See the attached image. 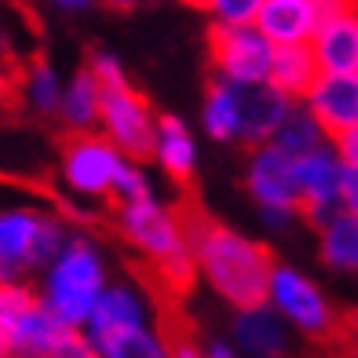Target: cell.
Here are the masks:
<instances>
[{
	"label": "cell",
	"instance_id": "1",
	"mask_svg": "<svg viewBox=\"0 0 358 358\" xmlns=\"http://www.w3.org/2000/svg\"><path fill=\"white\" fill-rule=\"evenodd\" d=\"M187 241L198 264L201 282L216 292L234 311L249 303L267 300V278H271V252L259 241L245 238L241 231H231L223 223H213L205 216L187 220Z\"/></svg>",
	"mask_w": 358,
	"mask_h": 358
},
{
	"label": "cell",
	"instance_id": "2",
	"mask_svg": "<svg viewBox=\"0 0 358 358\" xmlns=\"http://www.w3.org/2000/svg\"><path fill=\"white\" fill-rule=\"evenodd\" d=\"M85 336L95 358H161L169 355L165 336L154 325V311L146 292L132 282H106L92 315L85 322Z\"/></svg>",
	"mask_w": 358,
	"mask_h": 358
},
{
	"label": "cell",
	"instance_id": "3",
	"mask_svg": "<svg viewBox=\"0 0 358 358\" xmlns=\"http://www.w3.org/2000/svg\"><path fill=\"white\" fill-rule=\"evenodd\" d=\"M106 282H110V274H106L103 249L85 234H70L62 241V249L41 267L37 296L62 325L85 329V322Z\"/></svg>",
	"mask_w": 358,
	"mask_h": 358
},
{
	"label": "cell",
	"instance_id": "4",
	"mask_svg": "<svg viewBox=\"0 0 358 358\" xmlns=\"http://www.w3.org/2000/svg\"><path fill=\"white\" fill-rule=\"evenodd\" d=\"M66 223L44 208L8 205L0 208V278L37 274L66 241Z\"/></svg>",
	"mask_w": 358,
	"mask_h": 358
},
{
	"label": "cell",
	"instance_id": "5",
	"mask_svg": "<svg viewBox=\"0 0 358 358\" xmlns=\"http://www.w3.org/2000/svg\"><path fill=\"white\" fill-rule=\"evenodd\" d=\"M113 223H117V234L139 256L150 259L154 267L190 249L187 216H179L176 208L161 201L154 190L139 194V198H128V201H117V208H113Z\"/></svg>",
	"mask_w": 358,
	"mask_h": 358
},
{
	"label": "cell",
	"instance_id": "6",
	"mask_svg": "<svg viewBox=\"0 0 358 358\" xmlns=\"http://www.w3.org/2000/svg\"><path fill=\"white\" fill-rule=\"evenodd\" d=\"M267 303L282 315V322L292 333L307 340H329L340 333V315L329 303L315 278L289 264H274L267 278Z\"/></svg>",
	"mask_w": 358,
	"mask_h": 358
},
{
	"label": "cell",
	"instance_id": "7",
	"mask_svg": "<svg viewBox=\"0 0 358 358\" xmlns=\"http://www.w3.org/2000/svg\"><path fill=\"white\" fill-rule=\"evenodd\" d=\"M124 157L128 154H121L99 128L73 132L59 154V183L80 201H106Z\"/></svg>",
	"mask_w": 358,
	"mask_h": 358
},
{
	"label": "cell",
	"instance_id": "8",
	"mask_svg": "<svg viewBox=\"0 0 358 358\" xmlns=\"http://www.w3.org/2000/svg\"><path fill=\"white\" fill-rule=\"evenodd\" d=\"M154 110L132 85L121 88H103V106H99V132L128 157H150L154 150Z\"/></svg>",
	"mask_w": 358,
	"mask_h": 358
},
{
	"label": "cell",
	"instance_id": "9",
	"mask_svg": "<svg viewBox=\"0 0 358 358\" xmlns=\"http://www.w3.org/2000/svg\"><path fill=\"white\" fill-rule=\"evenodd\" d=\"M271 59H274V44L256 22L213 29V70H216V77L234 80V85L267 80Z\"/></svg>",
	"mask_w": 358,
	"mask_h": 358
},
{
	"label": "cell",
	"instance_id": "10",
	"mask_svg": "<svg viewBox=\"0 0 358 358\" xmlns=\"http://www.w3.org/2000/svg\"><path fill=\"white\" fill-rule=\"evenodd\" d=\"M245 187L259 208H292L300 213V190H296V157L285 154L278 143H256L249 169H245Z\"/></svg>",
	"mask_w": 358,
	"mask_h": 358
},
{
	"label": "cell",
	"instance_id": "11",
	"mask_svg": "<svg viewBox=\"0 0 358 358\" xmlns=\"http://www.w3.org/2000/svg\"><path fill=\"white\" fill-rule=\"evenodd\" d=\"M340 183H344V157L336 154L333 139L318 143L315 150L296 157V190H300V208L315 223L340 208Z\"/></svg>",
	"mask_w": 358,
	"mask_h": 358
},
{
	"label": "cell",
	"instance_id": "12",
	"mask_svg": "<svg viewBox=\"0 0 358 358\" xmlns=\"http://www.w3.org/2000/svg\"><path fill=\"white\" fill-rule=\"evenodd\" d=\"M315 113L325 136H340L358 124V70H318L300 99Z\"/></svg>",
	"mask_w": 358,
	"mask_h": 358
},
{
	"label": "cell",
	"instance_id": "13",
	"mask_svg": "<svg viewBox=\"0 0 358 358\" xmlns=\"http://www.w3.org/2000/svg\"><path fill=\"white\" fill-rule=\"evenodd\" d=\"M292 99L271 80H252L238 85V139L241 143H267L274 128L282 124Z\"/></svg>",
	"mask_w": 358,
	"mask_h": 358
},
{
	"label": "cell",
	"instance_id": "14",
	"mask_svg": "<svg viewBox=\"0 0 358 358\" xmlns=\"http://www.w3.org/2000/svg\"><path fill=\"white\" fill-rule=\"evenodd\" d=\"M231 344L241 355L252 358H274L289 348V325L282 315L264 300V303H249L234 311V329H231Z\"/></svg>",
	"mask_w": 358,
	"mask_h": 358
},
{
	"label": "cell",
	"instance_id": "15",
	"mask_svg": "<svg viewBox=\"0 0 358 358\" xmlns=\"http://www.w3.org/2000/svg\"><path fill=\"white\" fill-rule=\"evenodd\" d=\"M311 52L322 70H358V0L344 11L318 19Z\"/></svg>",
	"mask_w": 358,
	"mask_h": 358
},
{
	"label": "cell",
	"instance_id": "16",
	"mask_svg": "<svg viewBox=\"0 0 358 358\" xmlns=\"http://www.w3.org/2000/svg\"><path fill=\"white\" fill-rule=\"evenodd\" d=\"M150 157L161 165L169 179L176 183H187L198 169V139H194L190 124L176 113H161L157 124H154V150Z\"/></svg>",
	"mask_w": 358,
	"mask_h": 358
},
{
	"label": "cell",
	"instance_id": "17",
	"mask_svg": "<svg viewBox=\"0 0 358 358\" xmlns=\"http://www.w3.org/2000/svg\"><path fill=\"white\" fill-rule=\"evenodd\" d=\"M256 26L271 44H307L318 29V8L315 0H264Z\"/></svg>",
	"mask_w": 358,
	"mask_h": 358
},
{
	"label": "cell",
	"instance_id": "18",
	"mask_svg": "<svg viewBox=\"0 0 358 358\" xmlns=\"http://www.w3.org/2000/svg\"><path fill=\"white\" fill-rule=\"evenodd\" d=\"M318 252L325 267L358 274V216L348 208H333L318 223Z\"/></svg>",
	"mask_w": 358,
	"mask_h": 358
},
{
	"label": "cell",
	"instance_id": "19",
	"mask_svg": "<svg viewBox=\"0 0 358 358\" xmlns=\"http://www.w3.org/2000/svg\"><path fill=\"white\" fill-rule=\"evenodd\" d=\"M99 106H103V85L95 80L92 70H80L70 80H62L55 117L66 124L70 132H88V128L99 124Z\"/></svg>",
	"mask_w": 358,
	"mask_h": 358
},
{
	"label": "cell",
	"instance_id": "20",
	"mask_svg": "<svg viewBox=\"0 0 358 358\" xmlns=\"http://www.w3.org/2000/svg\"><path fill=\"white\" fill-rule=\"evenodd\" d=\"M318 59L307 44H274V59H271V85H278L289 99H303V92L311 88V80L318 77Z\"/></svg>",
	"mask_w": 358,
	"mask_h": 358
},
{
	"label": "cell",
	"instance_id": "21",
	"mask_svg": "<svg viewBox=\"0 0 358 358\" xmlns=\"http://www.w3.org/2000/svg\"><path fill=\"white\" fill-rule=\"evenodd\" d=\"M201 128L216 143H234L238 139V85L234 80L216 77L205 92L201 103Z\"/></svg>",
	"mask_w": 358,
	"mask_h": 358
},
{
	"label": "cell",
	"instance_id": "22",
	"mask_svg": "<svg viewBox=\"0 0 358 358\" xmlns=\"http://www.w3.org/2000/svg\"><path fill=\"white\" fill-rule=\"evenodd\" d=\"M329 136L322 132V124L315 121V113L307 110L300 99H292V106H289V113L282 117V124L274 128V136H271V143H278L285 154H292V157H300V154H307V150H315L318 143H325Z\"/></svg>",
	"mask_w": 358,
	"mask_h": 358
},
{
	"label": "cell",
	"instance_id": "23",
	"mask_svg": "<svg viewBox=\"0 0 358 358\" xmlns=\"http://www.w3.org/2000/svg\"><path fill=\"white\" fill-rule=\"evenodd\" d=\"M59 95H62V77L52 62H29V70L22 73V99L37 117H55L59 110Z\"/></svg>",
	"mask_w": 358,
	"mask_h": 358
},
{
	"label": "cell",
	"instance_id": "24",
	"mask_svg": "<svg viewBox=\"0 0 358 358\" xmlns=\"http://www.w3.org/2000/svg\"><path fill=\"white\" fill-rule=\"evenodd\" d=\"M264 0H208V15H213L216 26H249L256 22Z\"/></svg>",
	"mask_w": 358,
	"mask_h": 358
},
{
	"label": "cell",
	"instance_id": "25",
	"mask_svg": "<svg viewBox=\"0 0 358 358\" xmlns=\"http://www.w3.org/2000/svg\"><path fill=\"white\" fill-rule=\"evenodd\" d=\"M150 176L139 169L136 157H124V165L113 179V190H110V201H128V198H139V194H150Z\"/></svg>",
	"mask_w": 358,
	"mask_h": 358
},
{
	"label": "cell",
	"instance_id": "26",
	"mask_svg": "<svg viewBox=\"0 0 358 358\" xmlns=\"http://www.w3.org/2000/svg\"><path fill=\"white\" fill-rule=\"evenodd\" d=\"M88 70L95 73V80H99L103 88H121V85H128L124 62H121L117 55H113V52H99V55H92Z\"/></svg>",
	"mask_w": 358,
	"mask_h": 358
},
{
	"label": "cell",
	"instance_id": "27",
	"mask_svg": "<svg viewBox=\"0 0 358 358\" xmlns=\"http://www.w3.org/2000/svg\"><path fill=\"white\" fill-rule=\"evenodd\" d=\"M340 208L358 216V165H344V183H340Z\"/></svg>",
	"mask_w": 358,
	"mask_h": 358
},
{
	"label": "cell",
	"instance_id": "28",
	"mask_svg": "<svg viewBox=\"0 0 358 358\" xmlns=\"http://www.w3.org/2000/svg\"><path fill=\"white\" fill-rule=\"evenodd\" d=\"M333 146H336V154L344 157V165H358V124L333 136Z\"/></svg>",
	"mask_w": 358,
	"mask_h": 358
},
{
	"label": "cell",
	"instance_id": "29",
	"mask_svg": "<svg viewBox=\"0 0 358 358\" xmlns=\"http://www.w3.org/2000/svg\"><path fill=\"white\" fill-rule=\"evenodd\" d=\"M259 216H264V223L271 227V231H285V227L296 220L292 208H259Z\"/></svg>",
	"mask_w": 358,
	"mask_h": 358
},
{
	"label": "cell",
	"instance_id": "30",
	"mask_svg": "<svg viewBox=\"0 0 358 358\" xmlns=\"http://www.w3.org/2000/svg\"><path fill=\"white\" fill-rule=\"evenodd\" d=\"M348 4H355V0H315L318 19H325V15H336V11H344Z\"/></svg>",
	"mask_w": 358,
	"mask_h": 358
},
{
	"label": "cell",
	"instance_id": "31",
	"mask_svg": "<svg viewBox=\"0 0 358 358\" xmlns=\"http://www.w3.org/2000/svg\"><path fill=\"white\" fill-rule=\"evenodd\" d=\"M205 355H213V358H231V355H238V348L227 344V340H213V344L205 348Z\"/></svg>",
	"mask_w": 358,
	"mask_h": 358
},
{
	"label": "cell",
	"instance_id": "32",
	"mask_svg": "<svg viewBox=\"0 0 358 358\" xmlns=\"http://www.w3.org/2000/svg\"><path fill=\"white\" fill-rule=\"evenodd\" d=\"M8 92H11V77H8V70H4V66H0V106H4Z\"/></svg>",
	"mask_w": 358,
	"mask_h": 358
},
{
	"label": "cell",
	"instance_id": "33",
	"mask_svg": "<svg viewBox=\"0 0 358 358\" xmlns=\"http://www.w3.org/2000/svg\"><path fill=\"white\" fill-rule=\"evenodd\" d=\"M59 8H66V11H80V8H88V4H95V0H55Z\"/></svg>",
	"mask_w": 358,
	"mask_h": 358
},
{
	"label": "cell",
	"instance_id": "34",
	"mask_svg": "<svg viewBox=\"0 0 358 358\" xmlns=\"http://www.w3.org/2000/svg\"><path fill=\"white\" fill-rule=\"evenodd\" d=\"M103 4H110V8H136L139 0H103Z\"/></svg>",
	"mask_w": 358,
	"mask_h": 358
},
{
	"label": "cell",
	"instance_id": "35",
	"mask_svg": "<svg viewBox=\"0 0 358 358\" xmlns=\"http://www.w3.org/2000/svg\"><path fill=\"white\" fill-rule=\"evenodd\" d=\"M183 4H190V8H208V0H183Z\"/></svg>",
	"mask_w": 358,
	"mask_h": 358
},
{
	"label": "cell",
	"instance_id": "36",
	"mask_svg": "<svg viewBox=\"0 0 358 358\" xmlns=\"http://www.w3.org/2000/svg\"><path fill=\"white\" fill-rule=\"evenodd\" d=\"M0 355H8V344H4V333H0Z\"/></svg>",
	"mask_w": 358,
	"mask_h": 358
},
{
	"label": "cell",
	"instance_id": "37",
	"mask_svg": "<svg viewBox=\"0 0 358 358\" xmlns=\"http://www.w3.org/2000/svg\"><path fill=\"white\" fill-rule=\"evenodd\" d=\"M351 318H355V322H351V329H355V333H358V315H351Z\"/></svg>",
	"mask_w": 358,
	"mask_h": 358
}]
</instances>
